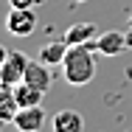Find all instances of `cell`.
<instances>
[{"label": "cell", "mask_w": 132, "mask_h": 132, "mask_svg": "<svg viewBox=\"0 0 132 132\" xmlns=\"http://www.w3.org/2000/svg\"><path fill=\"white\" fill-rule=\"evenodd\" d=\"M96 39L87 42V45H70L68 48V56L62 62V73H65V81L73 84V87H81L87 81H93L96 76Z\"/></svg>", "instance_id": "obj_1"}, {"label": "cell", "mask_w": 132, "mask_h": 132, "mask_svg": "<svg viewBox=\"0 0 132 132\" xmlns=\"http://www.w3.org/2000/svg\"><path fill=\"white\" fill-rule=\"evenodd\" d=\"M28 59L23 51H9L6 56V62H3V68H0V79L6 81L9 87H14V84H20V81L26 79V68H28Z\"/></svg>", "instance_id": "obj_2"}, {"label": "cell", "mask_w": 132, "mask_h": 132, "mask_svg": "<svg viewBox=\"0 0 132 132\" xmlns=\"http://www.w3.org/2000/svg\"><path fill=\"white\" fill-rule=\"evenodd\" d=\"M6 28L14 37H28L37 28V11L34 9H11L6 17Z\"/></svg>", "instance_id": "obj_3"}, {"label": "cell", "mask_w": 132, "mask_h": 132, "mask_svg": "<svg viewBox=\"0 0 132 132\" xmlns=\"http://www.w3.org/2000/svg\"><path fill=\"white\" fill-rule=\"evenodd\" d=\"M26 84L31 87H37V90H42V93H48L53 84V76H51V65H45L42 59H31L26 68Z\"/></svg>", "instance_id": "obj_4"}, {"label": "cell", "mask_w": 132, "mask_h": 132, "mask_svg": "<svg viewBox=\"0 0 132 132\" xmlns=\"http://www.w3.org/2000/svg\"><path fill=\"white\" fill-rule=\"evenodd\" d=\"M14 127L20 132H39L45 127V110H42V104L39 107H23L17 112V118H14Z\"/></svg>", "instance_id": "obj_5"}, {"label": "cell", "mask_w": 132, "mask_h": 132, "mask_svg": "<svg viewBox=\"0 0 132 132\" xmlns=\"http://www.w3.org/2000/svg\"><path fill=\"white\" fill-rule=\"evenodd\" d=\"M124 48H127V34L124 31H104L96 39V51L101 56H118Z\"/></svg>", "instance_id": "obj_6"}, {"label": "cell", "mask_w": 132, "mask_h": 132, "mask_svg": "<svg viewBox=\"0 0 132 132\" xmlns=\"http://www.w3.org/2000/svg\"><path fill=\"white\" fill-rule=\"evenodd\" d=\"M53 132H81L84 129V118H81L76 110H59L51 118Z\"/></svg>", "instance_id": "obj_7"}, {"label": "cell", "mask_w": 132, "mask_h": 132, "mask_svg": "<svg viewBox=\"0 0 132 132\" xmlns=\"http://www.w3.org/2000/svg\"><path fill=\"white\" fill-rule=\"evenodd\" d=\"M96 23H73V26L65 31V42L68 45H87V42H93L96 39Z\"/></svg>", "instance_id": "obj_8"}, {"label": "cell", "mask_w": 132, "mask_h": 132, "mask_svg": "<svg viewBox=\"0 0 132 132\" xmlns=\"http://www.w3.org/2000/svg\"><path fill=\"white\" fill-rule=\"evenodd\" d=\"M68 48H70V45H68L65 39H53V42H45V45L39 48V53H37V56H39L45 65H51V68H53V65H62V62H65Z\"/></svg>", "instance_id": "obj_9"}, {"label": "cell", "mask_w": 132, "mask_h": 132, "mask_svg": "<svg viewBox=\"0 0 132 132\" xmlns=\"http://www.w3.org/2000/svg\"><path fill=\"white\" fill-rule=\"evenodd\" d=\"M20 112V104L14 98V87H3L0 90V124H14Z\"/></svg>", "instance_id": "obj_10"}, {"label": "cell", "mask_w": 132, "mask_h": 132, "mask_svg": "<svg viewBox=\"0 0 132 132\" xmlns=\"http://www.w3.org/2000/svg\"><path fill=\"white\" fill-rule=\"evenodd\" d=\"M42 96H45L42 90L31 87V84H26V81L14 84V98H17L20 110H23V107H39V104H42Z\"/></svg>", "instance_id": "obj_11"}, {"label": "cell", "mask_w": 132, "mask_h": 132, "mask_svg": "<svg viewBox=\"0 0 132 132\" xmlns=\"http://www.w3.org/2000/svg\"><path fill=\"white\" fill-rule=\"evenodd\" d=\"M34 3H37V0H9L11 9H34Z\"/></svg>", "instance_id": "obj_12"}, {"label": "cell", "mask_w": 132, "mask_h": 132, "mask_svg": "<svg viewBox=\"0 0 132 132\" xmlns=\"http://www.w3.org/2000/svg\"><path fill=\"white\" fill-rule=\"evenodd\" d=\"M6 56H9V51H6L3 45H0V68H3V62H6Z\"/></svg>", "instance_id": "obj_13"}, {"label": "cell", "mask_w": 132, "mask_h": 132, "mask_svg": "<svg viewBox=\"0 0 132 132\" xmlns=\"http://www.w3.org/2000/svg\"><path fill=\"white\" fill-rule=\"evenodd\" d=\"M129 28H132V14H129Z\"/></svg>", "instance_id": "obj_14"}]
</instances>
